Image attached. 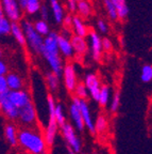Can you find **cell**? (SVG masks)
<instances>
[{"mask_svg":"<svg viewBox=\"0 0 152 154\" xmlns=\"http://www.w3.org/2000/svg\"><path fill=\"white\" fill-rule=\"evenodd\" d=\"M59 35L60 34H57V32L51 31L48 35L45 36L40 55L47 61L51 71L61 77L64 66H63L62 57H61L62 55L60 53L59 48Z\"/></svg>","mask_w":152,"mask_h":154,"instance_id":"obj_1","label":"cell"},{"mask_svg":"<svg viewBox=\"0 0 152 154\" xmlns=\"http://www.w3.org/2000/svg\"><path fill=\"white\" fill-rule=\"evenodd\" d=\"M18 143L29 154H46L47 142L38 131L24 128L18 133Z\"/></svg>","mask_w":152,"mask_h":154,"instance_id":"obj_2","label":"cell"},{"mask_svg":"<svg viewBox=\"0 0 152 154\" xmlns=\"http://www.w3.org/2000/svg\"><path fill=\"white\" fill-rule=\"evenodd\" d=\"M22 26L25 31V35H26L27 38V44L29 45V47L31 48L35 54L40 55L42 49H43L45 36H43L42 34L38 33L36 31L35 27H34V24H32L29 20H22Z\"/></svg>","mask_w":152,"mask_h":154,"instance_id":"obj_3","label":"cell"},{"mask_svg":"<svg viewBox=\"0 0 152 154\" xmlns=\"http://www.w3.org/2000/svg\"><path fill=\"white\" fill-rule=\"evenodd\" d=\"M47 104H48V110H49V121H48L47 128L45 132V139L46 142L49 147H51L54 142L55 136L57 133V118H55V107H57V103L54 101L52 94H48L47 95Z\"/></svg>","mask_w":152,"mask_h":154,"instance_id":"obj_4","label":"cell"},{"mask_svg":"<svg viewBox=\"0 0 152 154\" xmlns=\"http://www.w3.org/2000/svg\"><path fill=\"white\" fill-rule=\"evenodd\" d=\"M80 105H81V99H79L78 96H74L72 104H70L69 112H70V117H72V120L74 122L76 128L79 132H83L86 126L83 120V116H82V112H81Z\"/></svg>","mask_w":152,"mask_h":154,"instance_id":"obj_5","label":"cell"},{"mask_svg":"<svg viewBox=\"0 0 152 154\" xmlns=\"http://www.w3.org/2000/svg\"><path fill=\"white\" fill-rule=\"evenodd\" d=\"M1 10L12 22H18L22 17V8L18 0H1Z\"/></svg>","mask_w":152,"mask_h":154,"instance_id":"obj_6","label":"cell"},{"mask_svg":"<svg viewBox=\"0 0 152 154\" xmlns=\"http://www.w3.org/2000/svg\"><path fill=\"white\" fill-rule=\"evenodd\" d=\"M61 130H62L63 137H64L65 141L67 142V147H70L77 153H79L81 151V140L77 136L76 132H75V128H72V125L66 122L61 128Z\"/></svg>","mask_w":152,"mask_h":154,"instance_id":"obj_7","label":"cell"},{"mask_svg":"<svg viewBox=\"0 0 152 154\" xmlns=\"http://www.w3.org/2000/svg\"><path fill=\"white\" fill-rule=\"evenodd\" d=\"M9 92L0 94V105L5 118L9 119L10 121H15L19 118V108L10 101V99L7 97Z\"/></svg>","mask_w":152,"mask_h":154,"instance_id":"obj_8","label":"cell"},{"mask_svg":"<svg viewBox=\"0 0 152 154\" xmlns=\"http://www.w3.org/2000/svg\"><path fill=\"white\" fill-rule=\"evenodd\" d=\"M19 121L24 125L31 126L36 121V110L35 106L32 103V101L29 102L24 107L19 108Z\"/></svg>","mask_w":152,"mask_h":154,"instance_id":"obj_9","label":"cell"},{"mask_svg":"<svg viewBox=\"0 0 152 154\" xmlns=\"http://www.w3.org/2000/svg\"><path fill=\"white\" fill-rule=\"evenodd\" d=\"M63 80H64L65 88L67 91L75 92L77 86H78V79H77L76 69L72 64H66L63 70Z\"/></svg>","mask_w":152,"mask_h":154,"instance_id":"obj_10","label":"cell"},{"mask_svg":"<svg viewBox=\"0 0 152 154\" xmlns=\"http://www.w3.org/2000/svg\"><path fill=\"white\" fill-rule=\"evenodd\" d=\"M88 38H89V48L92 51V57L95 61H99L103 51L102 38H100V35L96 31H89Z\"/></svg>","mask_w":152,"mask_h":154,"instance_id":"obj_11","label":"cell"},{"mask_svg":"<svg viewBox=\"0 0 152 154\" xmlns=\"http://www.w3.org/2000/svg\"><path fill=\"white\" fill-rule=\"evenodd\" d=\"M85 85L89 90V95L96 102H99L101 86H100L99 78L96 74H87L85 76Z\"/></svg>","mask_w":152,"mask_h":154,"instance_id":"obj_12","label":"cell"},{"mask_svg":"<svg viewBox=\"0 0 152 154\" xmlns=\"http://www.w3.org/2000/svg\"><path fill=\"white\" fill-rule=\"evenodd\" d=\"M7 97L10 99V101L12 102L15 106H17L18 108H22L25 105L31 101V97L29 95V93L26 90H10Z\"/></svg>","mask_w":152,"mask_h":154,"instance_id":"obj_13","label":"cell"},{"mask_svg":"<svg viewBox=\"0 0 152 154\" xmlns=\"http://www.w3.org/2000/svg\"><path fill=\"white\" fill-rule=\"evenodd\" d=\"M59 48L60 53L65 58H72L75 54L74 46L72 43V38L69 36H65L63 34L59 35Z\"/></svg>","mask_w":152,"mask_h":154,"instance_id":"obj_14","label":"cell"},{"mask_svg":"<svg viewBox=\"0 0 152 154\" xmlns=\"http://www.w3.org/2000/svg\"><path fill=\"white\" fill-rule=\"evenodd\" d=\"M81 112L83 116V120L85 123V126L88 128L92 134H95L96 133V128H95V122L92 119V113L89 111V107H88L87 103H86V100H82L81 99Z\"/></svg>","mask_w":152,"mask_h":154,"instance_id":"obj_15","label":"cell"},{"mask_svg":"<svg viewBox=\"0 0 152 154\" xmlns=\"http://www.w3.org/2000/svg\"><path fill=\"white\" fill-rule=\"evenodd\" d=\"M70 38H72V46H74L75 53L79 54V55H84L87 51L88 45L85 38L78 35V34H74V35H72Z\"/></svg>","mask_w":152,"mask_h":154,"instance_id":"obj_16","label":"cell"},{"mask_svg":"<svg viewBox=\"0 0 152 154\" xmlns=\"http://www.w3.org/2000/svg\"><path fill=\"white\" fill-rule=\"evenodd\" d=\"M11 34H12L13 38H15V41H16L19 45L25 46L27 44V38H26V35H25L24 29H22V24H18V22H13Z\"/></svg>","mask_w":152,"mask_h":154,"instance_id":"obj_17","label":"cell"},{"mask_svg":"<svg viewBox=\"0 0 152 154\" xmlns=\"http://www.w3.org/2000/svg\"><path fill=\"white\" fill-rule=\"evenodd\" d=\"M51 11H52L53 18H54L57 24H62L63 19H64V9L59 0H49Z\"/></svg>","mask_w":152,"mask_h":154,"instance_id":"obj_18","label":"cell"},{"mask_svg":"<svg viewBox=\"0 0 152 154\" xmlns=\"http://www.w3.org/2000/svg\"><path fill=\"white\" fill-rule=\"evenodd\" d=\"M72 29L76 34L80 36L86 38L89 33L87 27H86L85 23L83 22V19L81 16H74V20H72Z\"/></svg>","mask_w":152,"mask_h":154,"instance_id":"obj_19","label":"cell"},{"mask_svg":"<svg viewBox=\"0 0 152 154\" xmlns=\"http://www.w3.org/2000/svg\"><path fill=\"white\" fill-rule=\"evenodd\" d=\"M4 137L10 146L15 147L18 144V134L14 125L7 124L4 128Z\"/></svg>","mask_w":152,"mask_h":154,"instance_id":"obj_20","label":"cell"},{"mask_svg":"<svg viewBox=\"0 0 152 154\" xmlns=\"http://www.w3.org/2000/svg\"><path fill=\"white\" fill-rule=\"evenodd\" d=\"M7 82L9 85L10 90H20L22 89V77L16 73H10L7 74Z\"/></svg>","mask_w":152,"mask_h":154,"instance_id":"obj_21","label":"cell"},{"mask_svg":"<svg viewBox=\"0 0 152 154\" xmlns=\"http://www.w3.org/2000/svg\"><path fill=\"white\" fill-rule=\"evenodd\" d=\"M13 22L10 18H7L4 15V12L1 10L0 12V33L1 35H7L12 31Z\"/></svg>","mask_w":152,"mask_h":154,"instance_id":"obj_22","label":"cell"},{"mask_svg":"<svg viewBox=\"0 0 152 154\" xmlns=\"http://www.w3.org/2000/svg\"><path fill=\"white\" fill-rule=\"evenodd\" d=\"M46 84H47L50 91H57L60 86V76L55 74V73H53L52 71L47 73L46 74Z\"/></svg>","mask_w":152,"mask_h":154,"instance_id":"obj_23","label":"cell"},{"mask_svg":"<svg viewBox=\"0 0 152 154\" xmlns=\"http://www.w3.org/2000/svg\"><path fill=\"white\" fill-rule=\"evenodd\" d=\"M112 1L117 9L119 19L124 20L129 15V8L126 2V0H112Z\"/></svg>","mask_w":152,"mask_h":154,"instance_id":"obj_24","label":"cell"},{"mask_svg":"<svg viewBox=\"0 0 152 154\" xmlns=\"http://www.w3.org/2000/svg\"><path fill=\"white\" fill-rule=\"evenodd\" d=\"M103 5H104V9L107 11V16H109V18L111 20H117V19H119L117 9L114 3H113L112 0H103Z\"/></svg>","mask_w":152,"mask_h":154,"instance_id":"obj_25","label":"cell"},{"mask_svg":"<svg viewBox=\"0 0 152 154\" xmlns=\"http://www.w3.org/2000/svg\"><path fill=\"white\" fill-rule=\"evenodd\" d=\"M34 27H35L36 31L38 32L39 34H42L43 36H46L50 33V28H49V25H48L47 20L45 19H38L34 23Z\"/></svg>","mask_w":152,"mask_h":154,"instance_id":"obj_26","label":"cell"},{"mask_svg":"<svg viewBox=\"0 0 152 154\" xmlns=\"http://www.w3.org/2000/svg\"><path fill=\"white\" fill-rule=\"evenodd\" d=\"M78 13L79 16L81 17H87L92 13V9H90L89 3L86 1V0H82V1H79L78 2Z\"/></svg>","mask_w":152,"mask_h":154,"instance_id":"obj_27","label":"cell"},{"mask_svg":"<svg viewBox=\"0 0 152 154\" xmlns=\"http://www.w3.org/2000/svg\"><path fill=\"white\" fill-rule=\"evenodd\" d=\"M111 97V90L109 86H101V92H100V99L98 103L102 107H105L109 103V100Z\"/></svg>","mask_w":152,"mask_h":154,"instance_id":"obj_28","label":"cell"},{"mask_svg":"<svg viewBox=\"0 0 152 154\" xmlns=\"http://www.w3.org/2000/svg\"><path fill=\"white\" fill-rule=\"evenodd\" d=\"M40 0H29L28 1V5H27V8H26V11L27 14L29 15H34L36 13L39 12L40 10Z\"/></svg>","mask_w":152,"mask_h":154,"instance_id":"obj_29","label":"cell"},{"mask_svg":"<svg viewBox=\"0 0 152 154\" xmlns=\"http://www.w3.org/2000/svg\"><path fill=\"white\" fill-rule=\"evenodd\" d=\"M75 93H76V96H78L79 99L86 100L88 97V94H89V90H88V88L86 87L85 82H84V84L79 82L76 90H75Z\"/></svg>","mask_w":152,"mask_h":154,"instance_id":"obj_30","label":"cell"},{"mask_svg":"<svg viewBox=\"0 0 152 154\" xmlns=\"http://www.w3.org/2000/svg\"><path fill=\"white\" fill-rule=\"evenodd\" d=\"M140 79L143 82H150L152 80V65L146 64L142 69V74H140Z\"/></svg>","mask_w":152,"mask_h":154,"instance_id":"obj_31","label":"cell"},{"mask_svg":"<svg viewBox=\"0 0 152 154\" xmlns=\"http://www.w3.org/2000/svg\"><path fill=\"white\" fill-rule=\"evenodd\" d=\"M55 118H57V124H59L60 128H62L63 125L65 124V116L64 111H63V107L61 104H57V107H55Z\"/></svg>","mask_w":152,"mask_h":154,"instance_id":"obj_32","label":"cell"},{"mask_svg":"<svg viewBox=\"0 0 152 154\" xmlns=\"http://www.w3.org/2000/svg\"><path fill=\"white\" fill-rule=\"evenodd\" d=\"M95 128L97 133H102L107 128V120L103 116H99L95 122Z\"/></svg>","mask_w":152,"mask_h":154,"instance_id":"obj_33","label":"cell"},{"mask_svg":"<svg viewBox=\"0 0 152 154\" xmlns=\"http://www.w3.org/2000/svg\"><path fill=\"white\" fill-rule=\"evenodd\" d=\"M119 105H120V94H119V91H117L113 95L111 106H110V110L112 111V112H116L119 108Z\"/></svg>","mask_w":152,"mask_h":154,"instance_id":"obj_34","label":"cell"},{"mask_svg":"<svg viewBox=\"0 0 152 154\" xmlns=\"http://www.w3.org/2000/svg\"><path fill=\"white\" fill-rule=\"evenodd\" d=\"M97 29L101 33H107L109 31V25H107V23L105 22L104 19L99 18L97 20Z\"/></svg>","mask_w":152,"mask_h":154,"instance_id":"obj_35","label":"cell"},{"mask_svg":"<svg viewBox=\"0 0 152 154\" xmlns=\"http://www.w3.org/2000/svg\"><path fill=\"white\" fill-rule=\"evenodd\" d=\"M9 91H10V88L7 82V77L0 76V94L7 93Z\"/></svg>","mask_w":152,"mask_h":154,"instance_id":"obj_36","label":"cell"},{"mask_svg":"<svg viewBox=\"0 0 152 154\" xmlns=\"http://www.w3.org/2000/svg\"><path fill=\"white\" fill-rule=\"evenodd\" d=\"M67 9L70 13L76 12L78 10V1L77 0H67Z\"/></svg>","mask_w":152,"mask_h":154,"instance_id":"obj_37","label":"cell"},{"mask_svg":"<svg viewBox=\"0 0 152 154\" xmlns=\"http://www.w3.org/2000/svg\"><path fill=\"white\" fill-rule=\"evenodd\" d=\"M102 44H103V51H112L113 44H112V41H111L109 38H102Z\"/></svg>","mask_w":152,"mask_h":154,"instance_id":"obj_38","label":"cell"},{"mask_svg":"<svg viewBox=\"0 0 152 154\" xmlns=\"http://www.w3.org/2000/svg\"><path fill=\"white\" fill-rule=\"evenodd\" d=\"M72 20H74V16H70V15H66L63 19V25H64L65 28L70 29L72 28Z\"/></svg>","mask_w":152,"mask_h":154,"instance_id":"obj_39","label":"cell"},{"mask_svg":"<svg viewBox=\"0 0 152 154\" xmlns=\"http://www.w3.org/2000/svg\"><path fill=\"white\" fill-rule=\"evenodd\" d=\"M39 14H40V18L48 20V17H49V11H48L47 7L46 5H42L39 10Z\"/></svg>","mask_w":152,"mask_h":154,"instance_id":"obj_40","label":"cell"},{"mask_svg":"<svg viewBox=\"0 0 152 154\" xmlns=\"http://www.w3.org/2000/svg\"><path fill=\"white\" fill-rule=\"evenodd\" d=\"M7 74V65L4 61H0V76H5Z\"/></svg>","mask_w":152,"mask_h":154,"instance_id":"obj_41","label":"cell"},{"mask_svg":"<svg viewBox=\"0 0 152 154\" xmlns=\"http://www.w3.org/2000/svg\"><path fill=\"white\" fill-rule=\"evenodd\" d=\"M28 1L29 0H18L19 5H20V8H22V10H26L27 5H28Z\"/></svg>","mask_w":152,"mask_h":154,"instance_id":"obj_42","label":"cell"},{"mask_svg":"<svg viewBox=\"0 0 152 154\" xmlns=\"http://www.w3.org/2000/svg\"><path fill=\"white\" fill-rule=\"evenodd\" d=\"M67 150H68V154H77V152L74 149H72L70 147H67Z\"/></svg>","mask_w":152,"mask_h":154,"instance_id":"obj_43","label":"cell"},{"mask_svg":"<svg viewBox=\"0 0 152 154\" xmlns=\"http://www.w3.org/2000/svg\"><path fill=\"white\" fill-rule=\"evenodd\" d=\"M77 1H78V2H79V1H82V0H77Z\"/></svg>","mask_w":152,"mask_h":154,"instance_id":"obj_44","label":"cell"},{"mask_svg":"<svg viewBox=\"0 0 152 154\" xmlns=\"http://www.w3.org/2000/svg\"><path fill=\"white\" fill-rule=\"evenodd\" d=\"M93 154H98V153H96V152H94V153Z\"/></svg>","mask_w":152,"mask_h":154,"instance_id":"obj_45","label":"cell"}]
</instances>
